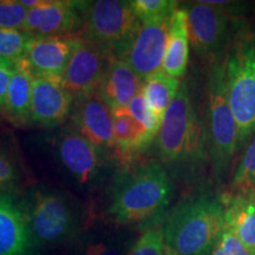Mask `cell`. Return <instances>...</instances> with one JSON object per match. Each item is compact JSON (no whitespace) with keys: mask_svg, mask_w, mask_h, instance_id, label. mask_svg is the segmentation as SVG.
Returning a JSON list of instances; mask_svg holds the SVG:
<instances>
[{"mask_svg":"<svg viewBox=\"0 0 255 255\" xmlns=\"http://www.w3.org/2000/svg\"><path fill=\"white\" fill-rule=\"evenodd\" d=\"M174 186L167 169L148 161L117 177L108 213L119 225L156 226L170 205Z\"/></svg>","mask_w":255,"mask_h":255,"instance_id":"cell-1","label":"cell"},{"mask_svg":"<svg viewBox=\"0 0 255 255\" xmlns=\"http://www.w3.org/2000/svg\"><path fill=\"white\" fill-rule=\"evenodd\" d=\"M162 226L167 251L176 255H212L225 229L221 199L197 195L183 200Z\"/></svg>","mask_w":255,"mask_h":255,"instance_id":"cell-2","label":"cell"},{"mask_svg":"<svg viewBox=\"0 0 255 255\" xmlns=\"http://www.w3.org/2000/svg\"><path fill=\"white\" fill-rule=\"evenodd\" d=\"M159 159L168 167L189 168L205 157V127L194 107L188 83L181 87L161 121L156 137Z\"/></svg>","mask_w":255,"mask_h":255,"instance_id":"cell-3","label":"cell"},{"mask_svg":"<svg viewBox=\"0 0 255 255\" xmlns=\"http://www.w3.org/2000/svg\"><path fill=\"white\" fill-rule=\"evenodd\" d=\"M225 72L228 103L238 124L241 148L255 133V33L245 26L232 40Z\"/></svg>","mask_w":255,"mask_h":255,"instance_id":"cell-4","label":"cell"},{"mask_svg":"<svg viewBox=\"0 0 255 255\" xmlns=\"http://www.w3.org/2000/svg\"><path fill=\"white\" fill-rule=\"evenodd\" d=\"M139 27L141 21L133 13L130 1H84L79 37L101 47L111 58L126 57Z\"/></svg>","mask_w":255,"mask_h":255,"instance_id":"cell-5","label":"cell"},{"mask_svg":"<svg viewBox=\"0 0 255 255\" xmlns=\"http://www.w3.org/2000/svg\"><path fill=\"white\" fill-rule=\"evenodd\" d=\"M206 148L216 176L228 170L239 149L238 124L229 107L226 89L225 63L215 62L207 84Z\"/></svg>","mask_w":255,"mask_h":255,"instance_id":"cell-6","label":"cell"},{"mask_svg":"<svg viewBox=\"0 0 255 255\" xmlns=\"http://www.w3.org/2000/svg\"><path fill=\"white\" fill-rule=\"evenodd\" d=\"M226 1H195L184 5L189 43L196 55L213 57L231 45L239 31Z\"/></svg>","mask_w":255,"mask_h":255,"instance_id":"cell-7","label":"cell"},{"mask_svg":"<svg viewBox=\"0 0 255 255\" xmlns=\"http://www.w3.org/2000/svg\"><path fill=\"white\" fill-rule=\"evenodd\" d=\"M24 212L36 245L62 244L75 231V212L60 194L36 191Z\"/></svg>","mask_w":255,"mask_h":255,"instance_id":"cell-8","label":"cell"},{"mask_svg":"<svg viewBox=\"0 0 255 255\" xmlns=\"http://www.w3.org/2000/svg\"><path fill=\"white\" fill-rule=\"evenodd\" d=\"M111 59L101 47L79 37L62 77L63 88L73 100L97 91Z\"/></svg>","mask_w":255,"mask_h":255,"instance_id":"cell-9","label":"cell"},{"mask_svg":"<svg viewBox=\"0 0 255 255\" xmlns=\"http://www.w3.org/2000/svg\"><path fill=\"white\" fill-rule=\"evenodd\" d=\"M84 1L40 0L36 7L27 11L23 31L38 38L70 36L82 27Z\"/></svg>","mask_w":255,"mask_h":255,"instance_id":"cell-10","label":"cell"},{"mask_svg":"<svg viewBox=\"0 0 255 255\" xmlns=\"http://www.w3.org/2000/svg\"><path fill=\"white\" fill-rule=\"evenodd\" d=\"M173 14L141 24L126 59L143 82L162 69Z\"/></svg>","mask_w":255,"mask_h":255,"instance_id":"cell-11","label":"cell"},{"mask_svg":"<svg viewBox=\"0 0 255 255\" xmlns=\"http://www.w3.org/2000/svg\"><path fill=\"white\" fill-rule=\"evenodd\" d=\"M56 156L66 173L82 186L91 183L101 167V152L77 129H65L55 142Z\"/></svg>","mask_w":255,"mask_h":255,"instance_id":"cell-12","label":"cell"},{"mask_svg":"<svg viewBox=\"0 0 255 255\" xmlns=\"http://www.w3.org/2000/svg\"><path fill=\"white\" fill-rule=\"evenodd\" d=\"M72 119L75 129L90 141L98 151L115 148L113 111L97 91L76 100Z\"/></svg>","mask_w":255,"mask_h":255,"instance_id":"cell-13","label":"cell"},{"mask_svg":"<svg viewBox=\"0 0 255 255\" xmlns=\"http://www.w3.org/2000/svg\"><path fill=\"white\" fill-rule=\"evenodd\" d=\"M78 40V36L71 34L32 39L25 62L34 78L62 81Z\"/></svg>","mask_w":255,"mask_h":255,"instance_id":"cell-14","label":"cell"},{"mask_svg":"<svg viewBox=\"0 0 255 255\" xmlns=\"http://www.w3.org/2000/svg\"><path fill=\"white\" fill-rule=\"evenodd\" d=\"M72 96L63 88L62 81L34 78L32 85L31 122L44 128L62 124L72 110Z\"/></svg>","mask_w":255,"mask_h":255,"instance_id":"cell-15","label":"cell"},{"mask_svg":"<svg viewBox=\"0 0 255 255\" xmlns=\"http://www.w3.org/2000/svg\"><path fill=\"white\" fill-rule=\"evenodd\" d=\"M0 255H36L24 208L6 191H0Z\"/></svg>","mask_w":255,"mask_h":255,"instance_id":"cell-16","label":"cell"},{"mask_svg":"<svg viewBox=\"0 0 255 255\" xmlns=\"http://www.w3.org/2000/svg\"><path fill=\"white\" fill-rule=\"evenodd\" d=\"M143 89V81L126 59L113 58L105 70L98 95L111 110L128 108Z\"/></svg>","mask_w":255,"mask_h":255,"instance_id":"cell-17","label":"cell"},{"mask_svg":"<svg viewBox=\"0 0 255 255\" xmlns=\"http://www.w3.org/2000/svg\"><path fill=\"white\" fill-rule=\"evenodd\" d=\"M34 76L25 59L15 63L6 90L4 107L5 116L15 126H25L31 121L32 85Z\"/></svg>","mask_w":255,"mask_h":255,"instance_id":"cell-18","label":"cell"},{"mask_svg":"<svg viewBox=\"0 0 255 255\" xmlns=\"http://www.w3.org/2000/svg\"><path fill=\"white\" fill-rule=\"evenodd\" d=\"M221 199L225 227L231 229L245 246L255 251V200L226 193Z\"/></svg>","mask_w":255,"mask_h":255,"instance_id":"cell-19","label":"cell"},{"mask_svg":"<svg viewBox=\"0 0 255 255\" xmlns=\"http://www.w3.org/2000/svg\"><path fill=\"white\" fill-rule=\"evenodd\" d=\"M189 59V34L187 14L182 7H177L171 18L167 49H165L162 71L171 77L181 79L187 71Z\"/></svg>","mask_w":255,"mask_h":255,"instance_id":"cell-20","label":"cell"},{"mask_svg":"<svg viewBox=\"0 0 255 255\" xmlns=\"http://www.w3.org/2000/svg\"><path fill=\"white\" fill-rule=\"evenodd\" d=\"M114 122L115 149L122 159L129 161L136 152H141L155 138L149 135L141 123L131 116L127 108L111 110Z\"/></svg>","mask_w":255,"mask_h":255,"instance_id":"cell-21","label":"cell"},{"mask_svg":"<svg viewBox=\"0 0 255 255\" xmlns=\"http://www.w3.org/2000/svg\"><path fill=\"white\" fill-rule=\"evenodd\" d=\"M181 79L171 77L159 70L143 82V94L156 116L163 119L168 107L176 97Z\"/></svg>","mask_w":255,"mask_h":255,"instance_id":"cell-22","label":"cell"},{"mask_svg":"<svg viewBox=\"0 0 255 255\" xmlns=\"http://www.w3.org/2000/svg\"><path fill=\"white\" fill-rule=\"evenodd\" d=\"M228 193L255 200V138L248 144L239 162Z\"/></svg>","mask_w":255,"mask_h":255,"instance_id":"cell-23","label":"cell"},{"mask_svg":"<svg viewBox=\"0 0 255 255\" xmlns=\"http://www.w3.org/2000/svg\"><path fill=\"white\" fill-rule=\"evenodd\" d=\"M32 39L23 30L0 28V60L14 65L25 59Z\"/></svg>","mask_w":255,"mask_h":255,"instance_id":"cell-24","label":"cell"},{"mask_svg":"<svg viewBox=\"0 0 255 255\" xmlns=\"http://www.w3.org/2000/svg\"><path fill=\"white\" fill-rule=\"evenodd\" d=\"M130 5L141 24L173 14L178 7L175 0H132Z\"/></svg>","mask_w":255,"mask_h":255,"instance_id":"cell-25","label":"cell"},{"mask_svg":"<svg viewBox=\"0 0 255 255\" xmlns=\"http://www.w3.org/2000/svg\"><path fill=\"white\" fill-rule=\"evenodd\" d=\"M127 255H167L163 226L156 225L146 229Z\"/></svg>","mask_w":255,"mask_h":255,"instance_id":"cell-26","label":"cell"},{"mask_svg":"<svg viewBox=\"0 0 255 255\" xmlns=\"http://www.w3.org/2000/svg\"><path fill=\"white\" fill-rule=\"evenodd\" d=\"M128 111L131 114V116L135 119L137 122L141 123L146 132L150 135L152 138L157 137L159 126H161V119L156 116L154 111L150 109L148 102H146L144 94L142 91L136 96L133 100L130 102V104L128 105Z\"/></svg>","mask_w":255,"mask_h":255,"instance_id":"cell-27","label":"cell"},{"mask_svg":"<svg viewBox=\"0 0 255 255\" xmlns=\"http://www.w3.org/2000/svg\"><path fill=\"white\" fill-rule=\"evenodd\" d=\"M28 9L15 0H0V28L23 30Z\"/></svg>","mask_w":255,"mask_h":255,"instance_id":"cell-28","label":"cell"},{"mask_svg":"<svg viewBox=\"0 0 255 255\" xmlns=\"http://www.w3.org/2000/svg\"><path fill=\"white\" fill-rule=\"evenodd\" d=\"M212 255H255V251L245 246L231 229L225 227Z\"/></svg>","mask_w":255,"mask_h":255,"instance_id":"cell-29","label":"cell"},{"mask_svg":"<svg viewBox=\"0 0 255 255\" xmlns=\"http://www.w3.org/2000/svg\"><path fill=\"white\" fill-rule=\"evenodd\" d=\"M19 174L15 164L7 154L0 150V191H7L18 182Z\"/></svg>","mask_w":255,"mask_h":255,"instance_id":"cell-30","label":"cell"},{"mask_svg":"<svg viewBox=\"0 0 255 255\" xmlns=\"http://www.w3.org/2000/svg\"><path fill=\"white\" fill-rule=\"evenodd\" d=\"M128 252L121 241L100 240L89 244L83 255H127Z\"/></svg>","mask_w":255,"mask_h":255,"instance_id":"cell-31","label":"cell"},{"mask_svg":"<svg viewBox=\"0 0 255 255\" xmlns=\"http://www.w3.org/2000/svg\"><path fill=\"white\" fill-rule=\"evenodd\" d=\"M13 64L0 60V110H2V107H4L6 90H7L9 78L13 71Z\"/></svg>","mask_w":255,"mask_h":255,"instance_id":"cell-32","label":"cell"},{"mask_svg":"<svg viewBox=\"0 0 255 255\" xmlns=\"http://www.w3.org/2000/svg\"><path fill=\"white\" fill-rule=\"evenodd\" d=\"M167 255H176V254L173 253V252H169V251H167Z\"/></svg>","mask_w":255,"mask_h":255,"instance_id":"cell-33","label":"cell"}]
</instances>
